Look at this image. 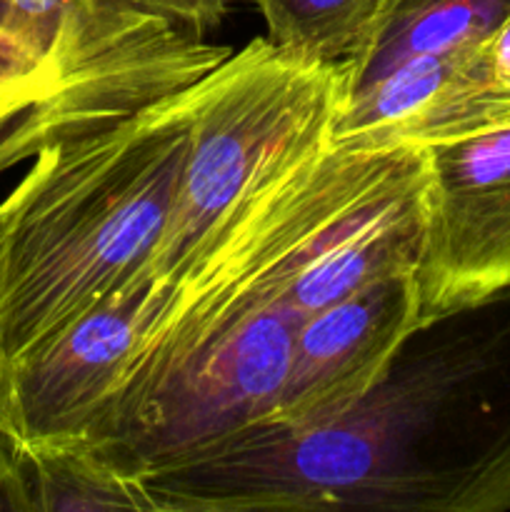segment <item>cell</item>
Returning <instances> with one entry per match:
<instances>
[{
  "label": "cell",
  "instance_id": "obj_1",
  "mask_svg": "<svg viewBox=\"0 0 510 512\" xmlns=\"http://www.w3.org/2000/svg\"><path fill=\"white\" fill-rule=\"evenodd\" d=\"M233 53L133 10L58 85L0 108V363L145 275L170 225L195 95Z\"/></svg>",
  "mask_w": 510,
  "mask_h": 512
},
{
  "label": "cell",
  "instance_id": "obj_2",
  "mask_svg": "<svg viewBox=\"0 0 510 512\" xmlns=\"http://www.w3.org/2000/svg\"><path fill=\"white\" fill-rule=\"evenodd\" d=\"M413 368L338 418L258 425L145 478L158 512L448 510L420 445L450 478L455 512L510 510V293L460 313Z\"/></svg>",
  "mask_w": 510,
  "mask_h": 512
},
{
  "label": "cell",
  "instance_id": "obj_3",
  "mask_svg": "<svg viewBox=\"0 0 510 512\" xmlns=\"http://www.w3.org/2000/svg\"><path fill=\"white\" fill-rule=\"evenodd\" d=\"M343 65L250 40L205 73L170 225L145 275L165 285L275 170L330 143Z\"/></svg>",
  "mask_w": 510,
  "mask_h": 512
},
{
  "label": "cell",
  "instance_id": "obj_4",
  "mask_svg": "<svg viewBox=\"0 0 510 512\" xmlns=\"http://www.w3.org/2000/svg\"><path fill=\"white\" fill-rule=\"evenodd\" d=\"M420 333L510 293V108L460 138L423 145Z\"/></svg>",
  "mask_w": 510,
  "mask_h": 512
},
{
  "label": "cell",
  "instance_id": "obj_5",
  "mask_svg": "<svg viewBox=\"0 0 510 512\" xmlns=\"http://www.w3.org/2000/svg\"><path fill=\"white\" fill-rule=\"evenodd\" d=\"M163 300V285L140 275L10 363L3 378L5 443L85 438Z\"/></svg>",
  "mask_w": 510,
  "mask_h": 512
},
{
  "label": "cell",
  "instance_id": "obj_6",
  "mask_svg": "<svg viewBox=\"0 0 510 512\" xmlns=\"http://www.w3.org/2000/svg\"><path fill=\"white\" fill-rule=\"evenodd\" d=\"M420 333L415 270L380 278L305 315L288 378L265 425H313L348 413Z\"/></svg>",
  "mask_w": 510,
  "mask_h": 512
},
{
  "label": "cell",
  "instance_id": "obj_7",
  "mask_svg": "<svg viewBox=\"0 0 510 512\" xmlns=\"http://www.w3.org/2000/svg\"><path fill=\"white\" fill-rule=\"evenodd\" d=\"M510 108V83L485 58V45L453 55L415 58L343 98L330 145L380 150L433 145L483 128Z\"/></svg>",
  "mask_w": 510,
  "mask_h": 512
},
{
  "label": "cell",
  "instance_id": "obj_8",
  "mask_svg": "<svg viewBox=\"0 0 510 512\" xmlns=\"http://www.w3.org/2000/svg\"><path fill=\"white\" fill-rule=\"evenodd\" d=\"M130 10L125 0H0V108L53 90Z\"/></svg>",
  "mask_w": 510,
  "mask_h": 512
},
{
  "label": "cell",
  "instance_id": "obj_9",
  "mask_svg": "<svg viewBox=\"0 0 510 512\" xmlns=\"http://www.w3.org/2000/svg\"><path fill=\"white\" fill-rule=\"evenodd\" d=\"M508 18L510 0H388L363 50L343 63V98L408 60L480 48Z\"/></svg>",
  "mask_w": 510,
  "mask_h": 512
},
{
  "label": "cell",
  "instance_id": "obj_10",
  "mask_svg": "<svg viewBox=\"0 0 510 512\" xmlns=\"http://www.w3.org/2000/svg\"><path fill=\"white\" fill-rule=\"evenodd\" d=\"M8 448L18 478L20 512H158L148 483L90 440L58 438Z\"/></svg>",
  "mask_w": 510,
  "mask_h": 512
},
{
  "label": "cell",
  "instance_id": "obj_11",
  "mask_svg": "<svg viewBox=\"0 0 510 512\" xmlns=\"http://www.w3.org/2000/svg\"><path fill=\"white\" fill-rule=\"evenodd\" d=\"M388 0H255L268 40L288 53L343 65L363 50Z\"/></svg>",
  "mask_w": 510,
  "mask_h": 512
},
{
  "label": "cell",
  "instance_id": "obj_12",
  "mask_svg": "<svg viewBox=\"0 0 510 512\" xmlns=\"http://www.w3.org/2000/svg\"><path fill=\"white\" fill-rule=\"evenodd\" d=\"M125 3L143 13L158 15L170 23L203 33L225 18L235 0H125Z\"/></svg>",
  "mask_w": 510,
  "mask_h": 512
},
{
  "label": "cell",
  "instance_id": "obj_13",
  "mask_svg": "<svg viewBox=\"0 0 510 512\" xmlns=\"http://www.w3.org/2000/svg\"><path fill=\"white\" fill-rule=\"evenodd\" d=\"M0 510L20 512V493L13 455H10V448L3 435V363H0Z\"/></svg>",
  "mask_w": 510,
  "mask_h": 512
},
{
  "label": "cell",
  "instance_id": "obj_14",
  "mask_svg": "<svg viewBox=\"0 0 510 512\" xmlns=\"http://www.w3.org/2000/svg\"><path fill=\"white\" fill-rule=\"evenodd\" d=\"M485 58L500 80L510 83V18L500 25L498 33L485 43Z\"/></svg>",
  "mask_w": 510,
  "mask_h": 512
}]
</instances>
